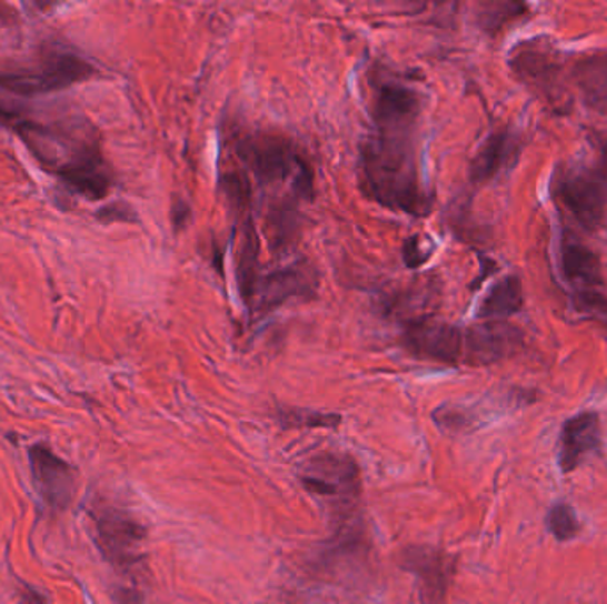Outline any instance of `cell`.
<instances>
[{
    "label": "cell",
    "mask_w": 607,
    "mask_h": 604,
    "mask_svg": "<svg viewBox=\"0 0 607 604\" xmlns=\"http://www.w3.org/2000/svg\"><path fill=\"white\" fill-rule=\"evenodd\" d=\"M556 198L564 202L577 224L594 231L606 217V192L603 181L586 169H567L559 172L555 183Z\"/></svg>",
    "instance_id": "5"
},
{
    "label": "cell",
    "mask_w": 607,
    "mask_h": 604,
    "mask_svg": "<svg viewBox=\"0 0 607 604\" xmlns=\"http://www.w3.org/2000/svg\"><path fill=\"white\" fill-rule=\"evenodd\" d=\"M116 601H118V604H141L142 597L141 594H137L136 591L121 588V591L116 594Z\"/></svg>",
    "instance_id": "25"
},
{
    "label": "cell",
    "mask_w": 607,
    "mask_h": 604,
    "mask_svg": "<svg viewBox=\"0 0 607 604\" xmlns=\"http://www.w3.org/2000/svg\"><path fill=\"white\" fill-rule=\"evenodd\" d=\"M32 479L47 504L67 507L73 493V472L70 464L53 454L43 443H36L29 451Z\"/></svg>",
    "instance_id": "15"
},
{
    "label": "cell",
    "mask_w": 607,
    "mask_h": 604,
    "mask_svg": "<svg viewBox=\"0 0 607 604\" xmlns=\"http://www.w3.org/2000/svg\"><path fill=\"white\" fill-rule=\"evenodd\" d=\"M22 604H49V600H47L41 592L29 587L27 588L26 594H23Z\"/></svg>",
    "instance_id": "26"
},
{
    "label": "cell",
    "mask_w": 607,
    "mask_h": 604,
    "mask_svg": "<svg viewBox=\"0 0 607 604\" xmlns=\"http://www.w3.org/2000/svg\"><path fill=\"white\" fill-rule=\"evenodd\" d=\"M599 154L600 174H603L604 180L607 181V139L606 141L600 142Z\"/></svg>",
    "instance_id": "27"
},
{
    "label": "cell",
    "mask_w": 607,
    "mask_h": 604,
    "mask_svg": "<svg viewBox=\"0 0 607 604\" xmlns=\"http://www.w3.org/2000/svg\"><path fill=\"white\" fill-rule=\"evenodd\" d=\"M559 264L564 275L573 284L595 288L603 284V266L599 255L585 245L574 232L565 231L559 241Z\"/></svg>",
    "instance_id": "16"
},
{
    "label": "cell",
    "mask_w": 607,
    "mask_h": 604,
    "mask_svg": "<svg viewBox=\"0 0 607 604\" xmlns=\"http://www.w3.org/2000/svg\"><path fill=\"white\" fill-rule=\"evenodd\" d=\"M97 219L101 224H115V222H136V211L125 202H112L98 210Z\"/></svg>",
    "instance_id": "23"
},
{
    "label": "cell",
    "mask_w": 607,
    "mask_h": 604,
    "mask_svg": "<svg viewBox=\"0 0 607 604\" xmlns=\"http://www.w3.org/2000/svg\"><path fill=\"white\" fill-rule=\"evenodd\" d=\"M361 187L380 207L410 217H427L430 192L422 180L414 130H380L361 148Z\"/></svg>",
    "instance_id": "1"
},
{
    "label": "cell",
    "mask_w": 607,
    "mask_h": 604,
    "mask_svg": "<svg viewBox=\"0 0 607 604\" xmlns=\"http://www.w3.org/2000/svg\"><path fill=\"white\" fill-rule=\"evenodd\" d=\"M404 344L414 356L440 364H466V330L436 320L409 323Z\"/></svg>",
    "instance_id": "6"
},
{
    "label": "cell",
    "mask_w": 607,
    "mask_h": 604,
    "mask_svg": "<svg viewBox=\"0 0 607 604\" xmlns=\"http://www.w3.org/2000/svg\"><path fill=\"white\" fill-rule=\"evenodd\" d=\"M401 567L418 580L419 597L425 604H442L454 582L457 561L434 546H409L401 553Z\"/></svg>",
    "instance_id": "8"
},
{
    "label": "cell",
    "mask_w": 607,
    "mask_h": 604,
    "mask_svg": "<svg viewBox=\"0 0 607 604\" xmlns=\"http://www.w3.org/2000/svg\"><path fill=\"white\" fill-rule=\"evenodd\" d=\"M235 151L261 184H290L299 198L311 201L315 195L311 165L288 139L256 133L240 139Z\"/></svg>",
    "instance_id": "2"
},
{
    "label": "cell",
    "mask_w": 607,
    "mask_h": 604,
    "mask_svg": "<svg viewBox=\"0 0 607 604\" xmlns=\"http://www.w3.org/2000/svg\"><path fill=\"white\" fill-rule=\"evenodd\" d=\"M523 333L514 324L487 321L466 330V364L490 365L519 350Z\"/></svg>",
    "instance_id": "13"
},
{
    "label": "cell",
    "mask_w": 607,
    "mask_h": 604,
    "mask_svg": "<svg viewBox=\"0 0 607 604\" xmlns=\"http://www.w3.org/2000/svg\"><path fill=\"white\" fill-rule=\"evenodd\" d=\"M547 528L559 543L573 541L581 532V523L577 520L573 505L556 504L547 513Z\"/></svg>",
    "instance_id": "20"
},
{
    "label": "cell",
    "mask_w": 607,
    "mask_h": 604,
    "mask_svg": "<svg viewBox=\"0 0 607 604\" xmlns=\"http://www.w3.org/2000/svg\"><path fill=\"white\" fill-rule=\"evenodd\" d=\"M421 92L395 80L379 82L374 88L375 128L382 130H416L422 112Z\"/></svg>",
    "instance_id": "9"
},
{
    "label": "cell",
    "mask_w": 607,
    "mask_h": 604,
    "mask_svg": "<svg viewBox=\"0 0 607 604\" xmlns=\"http://www.w3.org/2000/svg\"><path fill=\"white\" fill-rule=\"evenodd\" d=\"M573 79L586 105L607 114V52L579 59L574 64Z\"/></svg>",
    "instance_id": "18"
},
{
    "label": "cell",
    "mask_w": 607,
    "mask_h": 604,
    "mask_svg": "<svg viewBox=\"0 0 607 604\" xmlns=\"http://www.w3.org/2000/svg\"><path fill=\"white\" fill-rule=\"evenodd\" d=\"M519 157V142L506 130L490 133L485 139L478 153L475 154L471 162V180L475 183H485L498 175L502 169L511 165L515 158Z\"/></svg>",
    "instance_id": "17"
},
{
    "label": "cell",
    "mask_w": 607,
    "mask_h": 604,
    "mask_svg": "<svg viewBox=\"0 0 607 604\" xmlns=\"http://www.w3.org/2000/svg\"><path fill=\"white\" fill-rule=\"evenodd\" d=\"M524 305L523 282L519 276L508 275L490 288L478 309V318L487 321H501L517 314Z\"/></svg>",
    "instance_id": "19"
},
{
    "label": "cell",
    "mask_w": 607,
    "mask_h": 604,
    "mask_svg": "<svg viewBox=\"0 0 607 604\" xmlns=\"http://www.w3.org/2000/svg\"><path fill=\"white\" fill-rule=\"evenodd\" d=\"M304 490L332 505L336 516H350L361 496V470L350 455L321 452L302 464Z\"/></svg>",
    "instance_id": "3"
},
{
    "label": "cell",
    "mask_w": 607,
    "mask_h": 604,
    "mask_svg": "<svg viewBox=\"0 0 607 604\" xmlns=\"http://www.w3.org/2000/svg\"><path fill=\"white\" fill-rule=\"evenodd\" d=\"M278 421L281 422L282 427L315 430V427H338L341 416L336 415V413L311 412V410L290 407V410L279 412Z\"/></svg>",
    "instance_id": "21"
},
{
    "label": "cell",
    "mask_w": 607,
    "mask_h": 604,
    "mask_svg": "<svg viewBox=\"0 0 607 604\" xmlns=\"http://www.w3.org/2000/svg\"><path fill=\"white\" fill-rule=\"evenodd\" d=\"M603 447V427L595 412H581L568 419L558 442L559 470L567 475L581 466L588 455Z\"/></svg>",
    "instance_id": "14"
},
{
    "label": "cell",
    "mask_w": 607,
    "mask_h": 604,
    "mask_svg": "<svg viewBox=\"0 0 607 604\" xmlns=\"http://www.w3.org/2000/svg\"><path fill=\"white\" fill-rule=\"evenodd\" d=\"M315 294V279L304 266H288L265 273L255 285L249 306L265 314L278 309L291 299H304Z\"/></svg>",
    "instance_id": "12"
},
{
    "label": "cell",
    "mask_w": 607,
    "mask_h": 604,
    "mask_svg": "<svg viewBox=\"0 0 607 604\" xmlns=\"http://www.w3.org/2000/svg\"><path fill=\"white\" fill-rule=\"evenodd\" d=\"M172 213H175V215H172L175 217V225H177V228H183V224L189 220L190 208L187 207L186 202L181 201V199H178Z\"/></svg>",
    "instance_id": "24"
},
{
    "label": "cell",
    "mask_w": 607,
    "mask_h": 604,
    "mask_svg": "<svg viewBox=\"0 0 607 604\" xmlns=\"http://www.w3.org/2000/svg\"><path fill=\"white\" fill-rule=\"evenodd\" d=\"M510 67L529 88L537 89L549 101H561V62L553 50L526 43L511 56Z\"/></svg>",
    "instance_id": "11"
},
{
    "label": "cell",
    "mask_w": 607,
    "mask_h": 604,
    "mask_svg": "<svg viewBox=\"0 0 607 604\" xmlns=\"http://www.w3.org/2000/svg\"><path fill=\"white\" fill-rule=\"evenodd\" d=\"M97 535L101 553L118 570H130L141 561L146 528L123 511L106 509L98 514Z\"/></svg>",
    "instance_id": "7"
},
{
    "label": "cell",
    "mask_w": 607,
    "mask_h": 604,
    "mask_svg": "<svg viewBox=\"0 0 607 604\" xmlns=\"http://www.w3.org/2000/svg\"><path fill=\"white\" fill-rule=\"evenodd\" d=\"M94 73L97 70L86 59H80L73 53H56L31 73L0 76V88L20 97H36L70 88L71 83L91 79Z\"/></svg>",
    "instance_id": "4"
},
{
    "label": "cell",
    "mask_w": 607,
    "mask_h": 604,
    "mask_svg": "<svg viewBox=\"0 0 607 604\" xmlns=\"http://www.w3.org/2000/svg\"><path fill=\"white\" fill-rule=\"evenodd\" d=\"M56 175L71 192L84 195L89 201L107 198L112 189V174L97 141L89 142L79 153L68 158Z\"/></svg>",
    "instance_id": "10"
},
{
    "label": "cell",
    "mask_w": 607,
    "mask_h": 604,
    "mask_svg": "<svg viewBox=\"0 0 607 604\" xmlns=\"http://www.w3.org/2000/svg\"><path fill=\"white\" fill-rule=\"evenodd\" d=\"M526 6L515 4V2H494V4H484L480 13V26L484 31L498 32L501 27L511 22L515 18L523 17Z\"/></svg>",
    "instance_id": "22"
}]
</instances>
